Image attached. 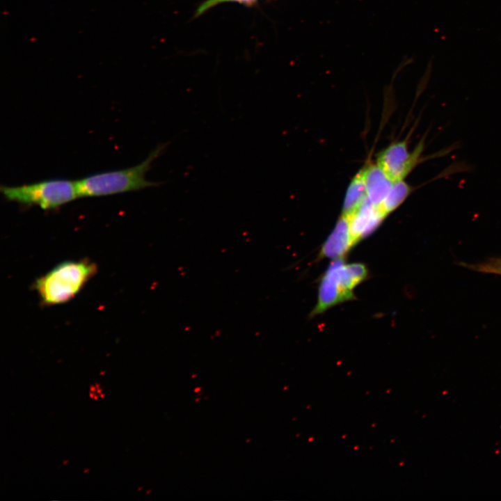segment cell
<instances>
[{
	"mask_svg": "<svg viewBox=\"0 0 501 501\" xmlns=\"http://www.w3.org/2000/svg\"><path fill=\"white\" fill-rule=\"evenodd\" d=\"M424 145L421 140L413 151L409 152L406 141L392 143L379 153L377 164L393 182L401 180L422 160Z\"/></svg>",
	"mask_w": 501,
	"mask_h": 501,
	"instance_id": "cell-4",
	"label": "cell"
},
{
	"mask_svg": "<svg viewBox=\"0 0 501 501\" xmlns=\"http://www.w3.org/2000/svg\"><path fill=\"white\" fill-rule=\"evenodd\" d=\"M90 391L93 392H96V391H97V388L95 387V385L94 384H91V385H90Z\"/></svg>",
	"mask_w": 501,
	"mask_h": 501,
	"instance_id": "cell-13",
	"label": "cell"
},
{
	"mask_svg": "<svg viewBox=\"0 0 501 501\" xmlns=\"http://www.w3.org/2000/svg\"><path fill=\"white\" fill-rule=\"evenodd\" d=\"M344 259L333 261L324 274L319 287L318 301L311 312L312 316L321 313L339 303L353 299V294L346 292L340 283V271Z\"/></svg>",
	"mask_w": 501,
	"mask_h": 501,
	"instance_id": "cell-5",
	"label": "cell"
},
{
	"mask_svg": "<svg viewBox=\"0 0 501 501\" xmlns=\"http://www.w3.org/2000/svg\"><path fill=\"white\" fill-rule=\"evenodd\" d=\"M0 191L9 201L22 205L56 209L79 198L76 181L52 179L21 186H1Z\"/></svg>",
	"mask_w": 501,
	"mask_h": 501,
	"instance_id": "cell-3",
	"label": "cell"
},
{
	"mask_svg": "<svg viewBox=\"0 0 501 501\" xmlns=\"http://www.w3.org/2000/svg\"><path fill=\"white\" fill-rule=\"evenodd\" d=\"M411 191V186L403 180L394 182L389 192L379 205L380 208L387 215L397 208Z\"/></svg>",
	"mask_w": 501,
	"mask_h": 501,
	"instance_id": "cell-10",
	"label": "cell"
},
{
	"mask_svg": "<svg viewBox=\"0 0 501 501\" xmlns=\"http://www.w3.org/2000/svg\"><path fill=\"white\" fill-rule=\"evenodd\" d=\"M95 392H91V391L89 392V397H90V398L93 399L94 397H95Z\"/></svg>",
	"mask_w": 501,
	"mask_h": 501,
	"instance_id": "cell-14",
	"label": "cell"
},
{
	"mask_svg": "<svg viewBox=\"0 0 501 501\" xmlns=\"http://www.w3.org/2000/svg\"><path fill=\"white\" fill-rule=\"evenodd\" d=\"M168 143L159 144L141 163L125 169L90 175L76 181L79 197H98L155 187L160 182L146 180L153 161L161 156Z\"/></svg>",
	"mask_w": 501,
	"mask_h": 501,
	"instance_id": "cell-1",
	"label": "cell"
},
{
	"mask_svg": "<svg viewBox=\"0 0 501 501\" xmlns=\"http://www.w3.org/2000/svg\"><path fill=\"white\" fill-rule=\"evenodd\" d=\"M242 1V2H247V1H252L253 0H208L205 3H203L200 8L198 10V15L201 14L204 11H205L207 9L209 8L210 7L217 4L219 2L222 1Z\"/></svg>",
	"mask_w": 501,
	"mask_h": 501,
	"instance_id": "cell-12",
	"label": "cell"
},
{
	"mask_svg": "<svg viewBox=\"0 0 501 501\" xmlns=\"http://www.w3.org/2000/svg\"><path fill=\"white\" fill-rule=\"evenodd\" d=\"M102 392V388L101 387L97 389V391H96L97 394L100 395Z\"/></svg>",
	"mask_w": 501,
	"mask_h": 501,
	"instance_id": "cell-15",
	"label": "cell"
},
{
	"mask_svg": "<svg viewBox=\"0 0 501 501\" xmlns=\"http://www.w3.org/2000/svg\"><path fill=\"white\" fill-rule=\"evenodd\" d=\"M347 269L356 286L363 282L367 276V269L363 263L358 262L347 264Z\"/></svg>",
	"mask_w": 501,
	"mask_h": 501,
	"instance_id": "cell-11",
	"label": "cell"
},
{
	"mask_svg": "<svg viewBox=\"0 0 501 501\" xmlns=\"http://www.w3.org/2000/svg\"><path fill=\"white\" fill-rule=\"evenodd\" d=\"M105 374H106V371H101V372H100V376H103V375H104Z\"/></svg>",
	"mask_w": 501,
	"mask_h": 501,
	"instance_id": "cell-21",
	"label": "cell"
},
{
	"mask_svg": "<svg viewBox=\"0 0 501 501\" xmlns=\"http://www.w3.org/2000/svg\"><path fill=\"white\" fill-rule=\"evenodd\" d=\"M89 471H90V469H89V468H85V469H84V471H83V472H84V473L86 474V473H88Z\"/></svg>",
	"mask_w": 501,
	"mask_h": 501,
	"instance_id": "cell-20",
	"label": "cell"
},
{
	"mask_svg": "<svg viewBox=\"0 0 501 501\" xmlns=\"http://www.w3.org/2000/svg\"><path fill=\"white\" fill-rule=\"evenodd\" d=\"M99 398H100V395L95 394L93 399H94L95 401H98Z\"/></svg>",
	"mask_w": 501,
	"mask_h": 501,
	"instance_id": "cell-16",
	"label": "cell"
},
{
	"mask_svg": "<svg viewBox=\"0 0 501 501\" xmlns=\"http://www.w3.org/2000/svg\"><path fill=\"white\" fill-rule=\"evenodd\" d=\"M367 198L364 170L362 169L352 179L347 189L342 209V216L349 218Z\"/></svg>",
	"mask_w": 501,
	"mask_h": 501,
	"instance_id": "cell-9",
	"label": "cell"
},
{
	"mask_svg": "<svg viewBox=\"0 0 501 501\" xmlns=\"http://www.w3.org/2000/svg\"><path fill=\"white\" fill-rule=\"evenodd\" d=\"M367 198L379 206L391 189L393 181L378 164H371L363 168Z\"/></svg>",
	"mask_w": 501,
	"mask_h": 501,
	"instance_id": "cell-8",
	"label": "cell"
},
{
	"mask_svg": "<svg viewBox=\"0 0 501 501\" xmlns=\"http://www.w3.org/2000/svg\"><path fill=\"white\" fill-rule=\"evenodd\" d=\"M353 246L354 244L349 232V219L342 215L324 243L319 256L321 258H341Z\"/></svg>",
	"mask_w": 501,
	"mask_h": 501,
	"instance_id": "cell-7",
	"label": "cell"
},
{
	"mask_svg": "<svg viewBox=\"0 0 501 501\" xmlns=\"http://www.w3.org/2000/svg\"><path fill=\"white\" fill-rule=\"evenodd\" d=\"M385 216L379 206L373 205L366 198L358 210L348 218L353 244L372 234Z\"/></svg>",
	"mask_w": 501,
	"mask_h": 501,
	"instance_id": "cell-6",
	"label": "cell"
},
{
	"mask_svg": "<svg viewBox=\"0 0 501 501\" xmlns=\"http://www.w3.org/2000/svg\"><path fill=\"white\" fill-rule=\"evenodd\" d=\"M95 385L97 388V389L101 387V384L97 382L95 383Z\"/></svg>",
	"mask_w": 501,
	"mask_h": 501,
	"instance_id": "cell-18",
	"label": "cell"
},
{
	"mask_svg": "<svg viewBox=\"0 0 501 501\" xmlns=\"http://www.w3.org/2000/svg\"><path fill=\"white\" fill-rule=\"evenodd\" d=\"M89 261H67L53 268L35 283L42 302L54 305L72 299L96 272Z\"/></svg>",
	"mask_w": 501,
	"mask_h": 501,
	"instance_id": "cell-2",
	"label": "cell"
},
{
	"mask_svg": "<svg viewBox=\"0 0 501 501\" xmlns=\"http://www.w3.org/2000/svg\"><path fill=\"white\" fill-rule=\"evenodd\" d=\"M105 397H106V394L102 393V392L101 394H100V398H101L102 399H104L105 398Z\"/></svg>",
	"mask_w": 501,
	"mask_h": 501,
	"instance_id": "cell-17",
	"label": "cell"
},
{
	"mask_svg": "<svg viewBox=\"0 0 501 501\" xmlns=\"http://www.w3.org/2000/svg\"><path fill=\"white\" fill-rule=\"evenodd\" d=\"M68 462H69L68 459H65L63 461V465H66L68 463Z\"/></svg>",
	"mask_w": 501,
	"mask_h": 501,
	"instance_id": "cell-19",
	"label": "cell"
}]
</instances>
